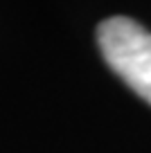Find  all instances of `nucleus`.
Here are the masks:
<instances>
[{
  "label": "nucleus",
  "instance_id": "f257e3e1",
  "mask_svg": "<svg viewBox=\"0 0 151 153\" xmlns=\"http://www.w3.org/2000/svg\"><path fill=\"white\" fill-rule=\"evenodd\" d=\"M97 43L106 63L133 92L151 104V32L140 23L115 16L99 25Z\"/></svg>",
  "mask_w": 151,
  "mask_h": 153
}]
</instances>
